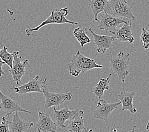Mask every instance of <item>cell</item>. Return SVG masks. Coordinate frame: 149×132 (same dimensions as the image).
Wrapping results in <instances>:
<instances>
[{"mask_svg": "<svg viewBox=\"0 0 149 132\" xmlns=\"http://www.w3.org/2000/svg\"><path fill=\"white\" fill-rule=\"evenodd\" d=\"M115 127H116V124H114L113 125V128H111V130L109 131V132H113V130H114V128Z\"/></svg>", "mask_w": 149, "mask_h": 132, "instance_id": "obj_27", "label": "cell"}, {"mask_svg": "<svg viewBox=\"0 0 149 132\" xmlns=\"http://www.w3.org/2000/svg\"><path fill=\"white\" fill-rule=\"evenodd\" d=\"M69 13V10L67 8H62L59 9H54L51 14L45 20H44L38 26L34 28H28L26 29L27 36H35L32 34L33 31H38L42 27L50 24V23H56V24H63V23H70L72 25H77L78 22H73L66 19V16Z\"/></svg>", "mask_w": 149, "mask_h": 132, "instance_id": "obj_3", "label": "cell"}, {"mask_svg": "<svg viewBox=\"0 0 149 132\" xmlns=\"http://www.w3.org/2000/svg\"><path fill=\"white\" fill-rule=\"evenodd\" d=\"M43 93L45 95V109H48L51 107H57L59 109L61 104L66 100H70L73 97L71 92H57L52 93L49 91L47 86L43 89Z\"/></svg>", "mask_w": 149, "mask_h": 132, "instance_id": "obj_7", "label": "cell"}, {"mask_svg": "<svg viewBox=\"0 0 149 132\" xmlns=\"http://www.w3.org/2000/svg\"><path fill=\"white\" fill-rule=\"evenodd\" d=\"M97 106L93 112V117L96 120L107 121L111 113L121 104L120 102L114 103H108L103 99H100L95 102Z\"/></svg>", "mask_w": 149, "mask_h": 132, "instance_id": "obj_9", "label": "cell"}, {"mask_svg": "<svg viewBox=\"0 0 149 132\" xmlns=\"http://www.w3.org/2000/svg\"><path fill=\"white\" fill-rule=\"evenodd\" d=\"M148 26H149V22H148Z\"/></svg>", "mask_w": 149, "mask_h": 132, "instance_id": "obj_30", "label": "cell"}, {"mask_svg": "<svg viewBox=\"0 0 149 132\" xmlns=\"http://www.w3.org/2000/svg\"><path fill=\"white\" fill-rule=\"evenodd\" d=\"M80 111V110L79 109L71 111L68 107H64L62 109L57 110L54 107L53 116L57 126H59L61 128H64L66 127L64 123H66V121H68L74 116H75L77 114L79 113Z\"/></svg>", "mask_w": 149, "mask_h": 132, "instance_id": "obj_13", "label": "cell"}, {"mask_svg": "<svg viewBox=\"0 0 149 132\" xmlns=\"http://www.w3.org/2000/svg\"><path fill=\"white\" fill-rule=\"evenodd\" d=\"M0 110L2 111L6 115L10 116L13 113L17 112L33 114L31 112L22 109L15 101L12 100L10 97L3 94L0 90Z\"/></svg>", "mask_w": 149, "mask_h": 132, "instance_id": "obj_10", "label": "cell"}, {"mask_svg": "<svg viewBox=\"0 0 149 132\" xmlns=\"http://www.w3.org/2000/svg\"><path fill=\"white\" fill-rule=\"evenodd\" d=\"M87 132H94V131L93 129H90L89 131H87Z\"/></svg>", "mask_w": 149, "mask_h": 132, "instance_id": "obj_28", "label": "cell"}, {"mask_svg": "<svg viewBox=\"0 0 149 132\" xmlns=\"http://www.w3.org/2000/svg\"><path fill=\"white\" fill-rule=\"evenodd\" d=\"M131 9L126 0H109L106 12L116 17L126 18L132 21L135 19V17Z\"/></svg>", "mask_w": 149, "mask_h": 132, "instance_id": "obj_4", "label": "cell"}, {"mask_svg": "<svg viewBox=\"0 0 149 132\" xmlns=\"http://www.w3.org/2000/svg\"><path fill=\"white\" fill-rule=\"evenodd\" d=\"M108 59L110 60L111 74L116 75L124 83L126 76L130 73L128 66L130 61V54L124 53L123 51H120L116 56L111 57Z\"/></svg>", "mask_w": 149, "mask_h": 132, "instance_id": "obj_2", "label": "cell"}, {"mask_svg": "<svg viewBox=\"0 0 149 132\" xmlns=\"http://www.w3.org/2000/svg\"><path fill=\"white\" fill-rule=\"evenodd\" d=\"M112 74H110L108 77L106 79H100L95 86L93 88V92L97 97L101 99L103 96L104 91L105 90H108L110 88V77Z\"/></svg>", "mask_w": 149, "mask_h": 132, "instance_id": "obj_19", "label": "cell"}, {"mask_svg": "<svg viewBox=\"0 0 149 132\" xmlns=\"http://www.w3.org/2000/svg\"><path fill=\"white\" fill-rule=\"evenodd\" d=\"M73 34L77 40L80 43V46L82 47L86 44L90 43L91 41L89 37L87 36L86 28L82 29L80 27H78L74 29Z\"/></svg>", "mask_w": 149, "mask_h": 132, "instance_id": "obj_20", "label": "cell"}, {"mask_svg": "<svg viewBox=\"0 0 149 132\" xmlns=\"http://www.w3.org/2000/svg\"><path fill=\"white\" fill-rule=\"evenodd\" d=\"M19 52L18 51H16L15 55L13 57L12 67L8 70L12 76L13 81H15L17 85L21 82L22 77L26 73V67H28L32 69V67L29 64V60L26 59L24 62H22V57L21 56H19Z\"/></svg>", "mask_w": 149, "mask_h": 132, "instance_id": "obj_8", "label": "cell"}, {"mask_svg": "<svg viewBox=\"0 0 149 132\" xmlns=\"http://www.w3.org/2000/svg\"><path fill=\"white\" fill-rule=\"evenodd\" d=\"M15 53L16 52L12 53L8 52L7 47L5 46H3L2 49H0V58L10 69L12 67L13 57H14Z\"/></svg>", "mask_w": 149, "mask_h": 132, "instance_id": "obj_21", "label": "cell"}, {"mask_svg": "<svg viewBox=\"0 0 149 132\" xmlns=\"http://www.w3.org/2000/svg\"><path fill=\"white\" fill-rule=\"evenodd\" d=\"M103 67V66L97 64L94 60L83 55L80 51H77L69 64L68 70L71 75L77 77L81 73H86L88 70L93 69H101Z\"/></svg>", "mask_w": 149, "mask_h": 132, "instance_id": "obj_1", "label": "cell"}, {"mask_svg": "<svg viewBox=\"0 0 149 132\" xmlns=\"http://www.w3.org/2000/svg\"><path fill=\"white\" fill-rule=\"evenodd\" d=\"M113 132H117V130L116 128H114V130H113Z\"/></svg>", "mask_w": 149, "mask_h": 132, "instance_id": "obj_29", "label": "cell"}, {"mask_svg": "<svg viewBox=\"0 0 149 132\" xmlns=\"http://www.w3.org/2000/svg\"><path fill=\"white\" fill-rule=\"evenodd\" d=\"M33 124L31 122L21 120L17 113L12 114V120L8 122V127L10 132L28 131L33 126Z\"/></svg>", "mask_w": 149, "mask_h": 132, "instance_id": "obj_14", "label": "cell"}, {"mask_svg": "<svg viewBox=\"0 0 149 132\" xmlns=\"http://www.w3.org/2000/svg\"><path fill=\"white\" fill-rule=\"evenodd\" d=\"M146 130H147L148 132H149V121L148 122V123H147V126H146Z\"/></svg>", "mask_w": 149, "mask_h": 132, "instance_id": "obj_26", "label": "cell"}, {"mask_svg": "<svg viewBox=\"0 0 149 132\" xmlns=\"http://www.w3.org/2000/svg\"><path fill=\"white\" fill-rule=\"evenodd\" d=\"M3 64H5V63L3 62L1 58H0V77L3 75V74H5V72L2 69V66Z\"/></svg>", "mask_w": 149, "mask_h": 132, "instance_id": "obj_24", "label": "cell"}, {"mask_svg": "<svg viewBox=\"0 0 149 132\" xmlns=\"http://www.w3.org/2000/svg\"><path fill=\"white\" fill-rule=\"evenodd\" d=\"M136 127H137V126H134L133 127V129L131 130L130 132H135V131H136Z\"/></svg>", "mask_w": 149, "mask_h": 132, "instance_id": "obj_25", "label": "cell"}, {"mask_svg": "<svg viewBox=\"0 0 149 132\" xmlns=\"http://www.w3.org/2000/svg\"><path fill=\"white\" fill-rule=\"evenodd\" d=\"M9 116L6 115L2 117L1 123H0V132H10L8 127V122L10 121Z\"/></svg>", "mask_w": 149, "mask_h": 132, "instance_id": "obj_23", "label": "cell"}, {"mask_svg": "<svg viewBox=\"0 0 149 132\" xmlns=\"http://www.w3.org/2000/svg\"><path fill=\"white\" fill-rule=\"evenodd\" d=\"M135 95V91H126L123 87V91H122L117 97V99L122 104V111H129L132 114L136 113L137 110L133 106V99Z\"/></svg>", "mask_w": 149, "mask_h": 132, "instance_id": "obj_15", "label": "cell"}, {"mask_svg": "<svg viewBox=\"0 0 149 132\" xmlns=\"http://www.w3.org/2000/svg\"><path fill=\"white\" fill-rule=\"evenodd\" d=\"M108 1L109 0H91L89 1V6L94 15V19L92 23L97 21L98 15L100 13L107 12Z\"/></svg>", "mask_w": 149, "mask_h": 132, "instance_id": "obj_18", "label": "cell"}, {"mask_svg": "<svg viewBox=\"0 0 149 132\" xmlns=\"http://www.w3.org/2000/svg\"><path fill=\"white\" fill-rule=\"evenodd\" d=\"M113 35L118 42L133 43L134 38L132 35L131 20H129L127 22L124 23V25L121 28L117 29L116 32Z\"/></svg>", "mask_w": 149, "mask_h": 132, "instance_id": "obj_16", "label": "cell"}, {"mask_svg": "<svg viewBox=\"0 0 149 132\" xmlns=\"http://www.w3.org/2000/svg\"><path fill=\"white\" fill-rule=\"evenodd\" d=\"M84 112L80 110L79 114L72 119L68 121V130L69 132H82L83 130L87 131L84 125Z\"/></svg>", "mask_w": 149, "mask_h": 132, "instance_id": "obj_17", "label": "cell"}, {"mask_svg": "<svg viewBox=\"0 0 149 132\" xmlns=\"http://www.w3.org/2000/svg\"><path fill=\"white\" fill-rule=\"evenodd\" d=\"M128 20H124L123 18H118L106 12L101 13L99 18H97L98 23L97 28L100 30H103L107 32H110L114 35L116 32L117 28L121 23H126Z\"/></svg>", "mask_w": 149, "mask_h": 132, "instance_id": "obj_6", "label": "cell"}, {"mask_svg": "<svg viewBox=\"0 0 149 132\" xmlns=\"http://www.w3.org/2000/svg\"><path fill=\"white\" fill-rule=\"evenodd\" d=\"M89 31L92 34L94 38V42L96 46L97 52L103 54L106 52L107 50H111L112 44L116 38L115 36H110L107 35H97L94 32L93 28H90Z\"/></svg>", "mask_w": 149, "mask_h": 132, "instance_id": "obj_11", "label": "cell"}, {"mask_svg": "<svg viewBox=\"0 0 149 132\" xmlns=\"http://www.w3.org/2000/svg\"><path fill=\"white\" fill-rule=\"evenodd\" d=\"M47 77L36 76L28 83L18 87L13 86V90L19 95L28 93H43V89L47 86Z\"/></svg>", "mask_w": 149, "mask_h": 132, "instance_id": "obj_5", "label": "cell"}, {"mask_svg": "<svg viewBox=\"0 0 149 132\" xmlns=\"http://www.w3.org/2000/svg\"><path fill=\"white\" fill-rule=\"evenodd\" d=\"M36 128L38 132H56L57 124L54 122L49 113L38 112V120Z\"/></svg>", "mask_w": 149, "mask_h": 132, "instance_id": "obj_12", "label": "cell"}, {"mask_svg": "<svg viewBox=\"0 0 149 132\" xmlns=\"http://www.w3.org/2000/svg\"><path fill=\"white\" fill-rule=\"evenodd\" d=\"M140 39L141 41L143 43V48L145 50H147L149 48V32L144 28L141 29Z\"/></svg>", "mask_w": 149, "mask_h": 132, "instance_id": "obj_22", "label": "cell"}]
</instances>
